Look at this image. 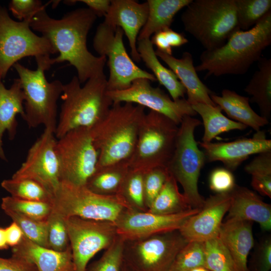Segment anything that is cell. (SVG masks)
<instances>
[{
  "mask_svg": "<svg viewBox=\"0 0 271 271\" xmlns=\"http://www.w3.org/2000/svg\"><path fill=\"white\" fill-rule=\"evenodd\" d=\"M188 242L179 230L125 241L123 262L132 271H168Z\"/></svg>",
  "mask_w": 271,
  "mask_h": 271,
  "instance_id": "4fadbf2b",
  "label": "cell"
},
{
  "mask_svg": "<svg viewBox=\"0 0 271 271\" xmlns=\"http://www.w3.org/2000/svg\"><path fill=\"white\" fill-rule=\"evenodd\" d=\"M205 266V242H188L178 253L168 271H190Z\"/></svg>",
  "mask_w": 271,
  "mask_h": 271,
  "instance_id": "74e56055",
  "label": "cell"
},
{
  "mask_svg": "<svg viewBox=\"0 0 271 271\" xmlns=\"http://www.w3.org/2000/svg\"><path fill=\"white\" fill-rule=\"evenodd\" d=\"M244 167L251 176V185L262 196L271 198V151L257 154Z\"/></svg>",
  "mask_w": 271,
  "mask_h": 271,
  "instance_id": "836d02e7",
  "label": "cell"
},
{
  "mask_svg": "<svg viewBox=\"0 0 271 271\" xmlns=\"http://www.w3.org/2000/svg\"><path fill=\"white\" fill-rule=\"evenodd\" d=\"M5 231L9 246L14 247L20 243L24 234L21 228L16 222L13 221L5 228Z\"/></svg>",
  "mask_w": 271,
  "mask_h": 271,
  "instance_id": "c3c4849f",
  "label": "cell"
},
{
  "mask_svg": "<svg viewBox=\"0 0 271 271\" xmlns=\"http://www.w3.org/2000/svg\"><path fill=\"white\" fill-rule=\"evenodd\" d=\"M201 123L192 116H184L179 126L173 154L167 166L169 173L181 185L189 204L198 209L205 202L199 192L198 182L206 159L194 137L195 129Z\"/></svg>",
  "mask_w": 271,
  "mask_h": 271,
  "instance_id": "ba28073f",
  "label": "cell"
},
{
  "mask_svg": "<svg viewBox=\"0 0 271 271\" xmlns=\"http://www.w3.org/2000/svg\"><path fill=\"white\" fill-rule=\"evenodd\" d=\"M192 0H148L149 13L146 24L141 30L138 40L150 39L152 35L169 28L175 15Z\"/></svg>",
  "mask_w": 271,
  "mask_h": 271,
  "instance_id": "83f0119b",
  "label": "cell"
},
{
  "mask_svg": "<svg viewBox=\"0 0 271 271\" xmlns=\"http://www.w3.org/2000/svg\"><path fill=\"white\" fill-rule=\"evenodd\" d=\"M123 34L121 28L103 22L98 26L93 38L95 51L99 56L107 58L109 76L107 88L109 91L125 89L137 79L157 81L152 73L140 68L130 57L123 42Z\"/></svg>",
  "mask_w": 271,
  "mask_h": 271,
  "instance_id": "8fae6325",
  "label": "cell"
},
{
  "mask_svg": "<svg viewBox=\"0 0 271 271\" xmlns=\"http://www.w3.org/2000/svg\"><path fill=\"white\" fill-rule=\"evenodd\" d=\"M12 256L24 259L38 271H74L71 248L60 252L36 244L24 235L20 243L12 247Z\"/></svg>",
  "mask_w": 271,
  "mask_h": 271,
  "instance_id": "cb8c5ba5",
  "label": "cell"
},
{
  "mask_svg": "<svg viewBox=\"0 0 271 271\" xmlns=\"http://www.w3.org/2000/svg\"><path fill=\"white\" fill-rule=\"evenodd\" d=\"M144 173L130 169L117 194L133 209L147 211L144 190Z\"/></svg>",
  "mask_w": 271,
  "mask_h": 271,
  "instance_id": "8d00e7d4",
  "label": "cell"
},
{
  "mask_svg": "<svg viewBox=\"0 0 271 271\" xmlns=\"http://www.w3.org/2000/svg\"><path fill=\"white\" fill-rule=\"evenodd\" d=\"M0 271H38L32 263L22 258L12 256L0 257Z\"/></svg>",
  "mask_w": 271,
  "mask_h": 271,
  "instance_id": "7dc6e473",
  "label": "cell"
},
{
  "mask_svg": "<svg viewBox=\"0 0 271 271\" xmlns=\"http://www.w3.org/2000/svg\"><path fill=\"white\" fill-rule=\"evenodd\" d=\"M258 62V70L244 90L251 96V101L257 104L261 116L268 120L271 116V59L260 58Z\"/></svg>",
  "mask_w": 271,
  "mask_h": 271,
  "instance_id": "f1b7e54d",
  "label": "cell"
},
{
  "mask_svg": "<svg viewBox=\"0 0 271 271\" xmlns=\"http://www.w3.org/2000/svg\"><path fill=\"white\" fill-rule=\"evenodd\" d=\"M190 271H210L205 266H199L195 267Z\"/></svg>",
  "mask_w": 271,
  "mask_h": 271,
  "instance_id": "db71d44e",
  "label": "cell"
},
{
  "mask_svg": "<svg viewBox=\"0 0 271 271\" xmlns=\"http://www.w3.org/2000/svg\"><path fill=\"white\" fill-rule=\"evenodd\" d=\"M169 176L167 167H158L144 173L145 202L147 210L162 190Z\"/></svg>",
  "mask_w": 271,
  "mask_h": 271,
  "instance_id": "7bdbcfd3",
  "label": "cell"
},
{
  "mask_svg": "<svg viewBox=\"0 0 271 271\" xmlns=\"http://www.w3.org/2000/svg\"><path fill=\"white\" fill-rule=\"evenodd\" d=\"M55 137L53 131L45 128L30 148L25 161L12 178L35 181L53 196L60 182Z\"/></svg>",
  "mask_w": 271,
  "mask_h": 271,
  "instance_id": "2e32d148",
  "label": "cell"
},
{
  "mask_svg": "<svg viewBox=\"0 0 271 271\" xmlns=\"http://www.w3.org/2000/svg\"><path fill=\"white\" fill-rule=\"evenodd\" d=\"M179 126L166 116L150 110L141 122L136 145L128 163L131 170L145 172L167 167L173 154Z\"/></svg>",
  "mask_w": 271,
  "mask_h": 271,
  "instance_id": "52a82bcc",
  "label": "cell"
},
{
  "mask_svg": "<svg viewBox=\"0 0 271 271\" xmlns=\"http://www.w3.org/2000/svg\"><path fill=\"white\" fill-rule=\"evenodd\" d=\"M130 170L127 160L97 168L85 186L98 194L117 195Z\"/></svg>",
  "mask_w": 271,
  "mask_h": 271,
  "instance_id": "f546056e",
  "label": "cell"
},
{
  "mask_svg": "<svg viewBox=\"0 0 271 271\" xmlns=\"http://www.w3.org/2000/svg\"><path fill=\"white\" fill-rule=\"evenodd\" d=\"M13 67L21 83L25 96L24 120L30 128L43 125L55 132L57 124V101L63 92L59 80L49 82L44 68L32 70L17 63Z\"/></svg>",
  "mask_w": 271,
  "mask_h": 271,
  "instance_id": "9c48e42d",
  "label": "cell"
},
{
  "mask_svg": "<svg viewBox=\"0 0 271 271\" xmlns=\"http://www.w3.org/2000/svg\"><path fill=\"white\" fill-rule=\"evenodd\" d=\"M145 108L132 103L113 104L106 115L90 128L98 152L97 168L128 161L134 151Z\"/></svg>",
  "mask_w": 271,
  "mask_h": 271,
  "instance_id": "3957f363",
  "label": "cell"
},
{
  "mask_svg": "<svg viewBox=\"0 0 271 271\" xmlns=\"http://www.w3.org/2000/svg\"><path fill=\"white\" fill-rule=\"evenodd\" d=\"M191 209L192 208L183 193L180 192L177 181L170 174L162 190L148 211L160 215H171Z\"/></svg>",
  "mask_w": 271,
  "mask_h": 271,
  "instance_id": "1f68e13d",
  "label": "cell"
},
{
  "mask_svg": "<svg viewBox=\"0 0 271 271\" xmlns=\"http://www.w3.org/2000/svg\"><path fill=\"white\" fill-rule=\"evenodd\" d=\"M107 92L104 74L89 79L83 86L77 76L64 84L56 138L58 139L77 128H91L100 121L113 104Z\"/></svg>",
  "mask_w": 271,
  "mask_h": 271,
  "instance_id": "277c9868",
  "label": "cell"
},
{
  "mask_svg": "<svg viewBox=\"0 0 271 271\" xmlns=\"http://www.w3.org/2000/svg\"><path fill=\"white\" fill-rule=\"evenodd\" d=\"M60 182L85 186L97 169L98 152L90 128L72 129L57 140Z\"/></svg>",
  "mask_w": 271,
  "mask_h": 271,
  "instance_id": "7c38bea8",
  "label": "cell"
},
{
  "mask_svg": "<svg viewBox=\"0 0 271 271\" xmlns=\"http://www.w3.org/2000/svg\"><path fill=\"white\" fill-rule=\"evenodd\" d=\"M138 41L137 50L141 59L153 72L156 80L166 88L173 100L184 98L186 93L185 87L174 72L160 62L150 39Z\"/></svg>",
  "mask_w": 271,
  "mask_h": 271,
  "instance_id": "4316f807",
  "label": "cell"
},
{
  "mask_svg": "<svg viewBox=\"0 0 271 271\" xmlns=\"http://www.w3.org/2000/svg\"><path fill=\"white\" fill-rule=\"evenodd\" d=\"M151 82L147 79H137L128 88L108 91L107 94L113 104L129 102L148 107L166 116L178 125L184 116L197 114L187 99L174 100L160 88L152 86Z\"/></svg>",
  "mask_w": 271,
  "mask_h": 271,
  "instance_id": "9a60e30c",
  "label": "cell"
},
{
  "mask_svg": "<svg viewBox=\"0 0 271 271\" xmlns=\"http://www.w3.org/2000/svg\"><path fill=\"white\" fill-rule=\"evenodd\" d=\"M25 96L19 78L15 79L10 88H7L0 79V159L7 161L3 138L8 132L9 139L13 140L17 133L18 122L16 116L19 114L24 119Z\"/></svg>",
  "mask_w": 271,
  "mask_h": 271,
  "instance_id": "d4e9b609",
  "label": "cell"
},
{
  "mask_svg": "<svg viewBox=\"0 0 271 271\" xmlns=\"http://www.w3.org/2000/svg\"><path fill=\"white\" fill-rule=\"evenodd\" d=\"M82 2L88 6V8L91 10L97 17H104L108 12L110 1L109 0H81L77 1Z\"/></svg>",
  "mask_w": 271,
  "mask_h": 271,
  "instance_id": "681fc988",
  "label": "cell"
},
{
  "mask_svg": "<svg viewBox=\"0 0 271 271\" xmlns=\"http://www.w3.org/2000/svg\"><path fill=\"white\" fill-rule=\"evenodd\" d=\"M122 271H132L130 268H129L124 262H123Z\"/></svg>",
  "mask_w": 271,
  "mask_h": 271,
  "instance_id": "11a10c76",
  "label": "cell"
},
{
  "mask_svg": "<svg viewBox=\"0 0 271 271\" xmlns=\"http://www.w3.org/2000/svg\"><path fill=\"white\" fill-rule=\"evenodd\" d=\"M125 240L118 236L101 257L86 271H122Z\"/></svg>",
  "mask_w": 271,
  "mask_h": 271,
  "instance_id": "60d3db41",
  "label": "cell"
},
{
  "mask_svg": "<svg viewBox=\"0 0 271 271\" xmlns=\"http://www.w3.org/2000/svg\"><path fill=\"white\" fill-rule=\"evenodd\" d=\"M197 114L202 117L204 132L202 142L210 143L220 133L232 130H243L247 126L224 116L218 105L212 106L203 103L192 105Z\"/></svg>",
  "mask_w": 271,
  "mask_h": 271,
  "instance_id": "4dcf8cb0",
  "label": "cell"
},
{
  "mask_svg": "<svg viewBox=\"0 0 271 271\" xmlns=\"http://www.w3.org/2000/svg\"><path fill=\"white\" fill-rule=\"evenodd\" d=\"M203 149L208 162H221L225 168L233 172L253 154L271 151V140L265 133L256 132L253 138H243L228 142L199 144Z\"/></svg>",
  "mask_w": 271,
  "mask_h": 271,
  "instance_id": "d6986e66",
  "label": "cell"
},
{
  "mask_svg": "<svg viewBox=\"0 0 271 271\" xmlns=\"http://www.w3.org/2000/svg\"><path fill=\"white\" fill-rule=\"evenodd\" d=\"M149 13L148 3L133 0H112L103 22L121 28L127 37L131 59L136 62L141 59L137 50L139 34L146 23Z\"/></svg>",
  "mask_w": 271,
  "mask_h": 271,
  "instance_id": "ffe728a7",
  "label": "cell"
},
{
  "mask_svg": "<svg viewBox=\"0 0 271 271\" xmlns=\"http://www.w3.org/2000/svg\"><path fill=\"white\" fill-rule=\"evenodd\" d=\"M46 6L38 12L30 22L31 28L47 38L59 55L51 59V64L68 62L77 73L81 84L103 74L107 59L95 56L88 49V33L97 16L88 8H79L67 13L59 19L50 17Z\"/></svg>",
  "mask_w": 271,
  "mask_h": 271,
  "instance_id": "6da1fadb",
  "label": "cell"
},
{
  "mask_svg": "<svg viewBox=\"0 0 271 271\" xmlns=\"http://www.w3.org/2000/svg\"><path fill=\"white\" fill-rule=\"evenodd\" d=\"M231 201V192L210 196L205 200L199 211L185 222L179 232L188 242H205L217 237Z\"/></svg>",
  "mask_w": 271,
  "mask_h": 271,
  "instance_id": "ac0fdd59",
  "label": "cell"
},
{
  "mask_svg": "<svg viewBox=\"0 0 271 271\" xmlns=\"http://www.w3.org/2000/svg\"><path fill=\"white\" fill-rule=\"evenodd\" d=\"M4 212L19 226L24 235L28 239L38 245L49 248L47 220L42 221L35 220L11 211Z\"/></svg>",
  "mask_w": 271,
  "mask_h": 271,
  "instance_id": "ab89813d",
  "label": "cell"
},
{
  "mask_svg": "<svg viewBox=\"0 0 271 271\" xmlns=\"http://www.w3.org/2000/svg\"><path fill=\"white\" fill-rule=\"evenodd\" d=\"M155 53L174 72L185 87L188 96L187 100L191 105L197 103L216 105L210 96L212 92L201 81L197 74L190 53L184 52L180 58L158 50H155Z\"/></svg>",
  "mask_w": 271,
  "mask_h": 271,
  "instance_id": "44dd1931",
  "label": "cell"
},
{
  "mask_svg": "<svg viewBox=\"0 0 271 271\" xmlns=\"http://www.w3.org/2000/svg\"><path fill=\"white\" fill-rule=\"evenodd\" d=\"M2 187L11 196L17 198L50 203L52 195L40 184L28 179H15L3 180Z\"/></svg>",
  "mask_w": 271,
  "mask_h": 271,
  "instance_id": "d6a6232c",
  "label": "cell"
},
{
  "mask_svg": "<svg viewBox=\"0 0 271 271\" xmlns=\"http://www.w3.org/2000/svg\"><path fill=\"white\" fill-rule=\"evenodd\" d=\"M46 5L40 0H12L9 9L19 21L31 20L35 15Z\"/></svg>",
  "mask_w": 271,
  "mask_h": 271,
  "instance_id": "bcb514c9",
  "label": "cell"
},
{
  "mask_svg": "<svg viewBox=\"0 0 271 271\" xmlns=\"http://www.w3.org/2000/svg\"><path fill=\"white\" fill-rule=\"evenodd\" d=\"M47 223L49 248L60 252L70 248L65 218L52 211L47 220Z\"/></svg>",
  "mask_w": 271,
  "mask_h": 271,
  "instance_id": "b9f144b4",
  "label": "cell"
},
{
  "mask_svg": "<svg viewBox=\"0 0 271 271\" xmlns=\"http://www.w3.org/2000/svg\"><path fill=\"white\" fill-rule=\"evenodd\" d=\"M248 268L249 271H269L271 269V237L265 236L254 245Z\"/></svg>",
  "mask_w": 271,
  "mask_h": 271,
  "instance_id": "ee69618b",
  "label": "cell"
},
{
  "mask_svg": "<svg viewBox=\"0 0 271 271\" xmlns=\"http://www.w3.org/2000/svg\"><path fill=\"white\" fill-rule=\"evenodd\" d=\"M210 96L212 101L224 110L230 119L249 126L256 132L268 123V120L257 114L251 108L247 97L227 89L222 91L221 96L212 92Z\"/></svg>",
  "mask_w": 271,
  "mask_h": 271,
  "instance_id": "484cf974",
  "label": "cell"
},
{
  "mask_svg": "<svg viewBox=\"0 0 271 271\" xmlns=\"http://www.w3.org/2000/svg\"><path fill=\"white\" fill-rule=\"evenodd\" d=\"M71 249L74 271H86L90 260L107 248L117 236L114 222L82 218H65Z\"/></svg>",
  "mask_w": 271,
  "mask_h": 271,
  "instance_id": "5bb4252c",
  "label": "cell"
},
{
  "mask_svg": "<svg viewBox=\"0 0 271 271\" xmlns=\"http://www.w3.org/2000/svg\"><path fill=\"white\" fill-rule=\"evenodd\" d=\"M226 219L257 222L264 231L271 229V205L248 188L235 185Z\"/></svg>",
  "mask_w": 271,
  "mask_h": 271,
  "instance_id": "7402d4cb",
  "label": "cell"
},
{
  "mask_svg": "<svg viewBox=\"0 0 271 271\" xmlns=\"http://www.w3.org/2000/svg\"><path fill=\"white\" fill-rule=\"evenodd\" d=\"M8 247L5 228L0 227V249H7Z\"/></svg>",
  "mask_w": 271,
  "mask_h": 271,
  "instance_id": "f5cc1de1",
  "label": "cell"
},
{
  "mask_svg": "<svg viewBox=\"0 0 271 271\" xmlns=\"http://www.w3.org/2000/svg\"><path fill=\"white\" fill-rule=\"evenodd\" d=\"M150 40L153 45L157 46V50L168 55H172V48L168 44L163 30L155 33Z\"/></svg>",
  "mask_w": 271,
  "mask_h": 271,
  "instance_id": "f907efd6",
  "label": "cell"
},
{
  "mask_svg": "<svg viewBox=\"0 0 271 271\" xmlns=\"http://www.w3.org/2000/svg\"><path fill=\"white\" fill-rule=\"evenodd\" d=\"M271 44V11L248 30L238 29L221 47L204 51L196 71H206V77L243 75L261 58Z\"/></svg>",
  "mask_w": 271,
  "mask_h": 271,
  "instance_id": "7a4b0ae2",
  "label": "cell"
},
{
  "mask_svg": "<svg viewBox=\"0 0 271 271\" xmlns=\"http://www.w3.org/2000/svg\"><path fill=\"white\" fill-rule=\"evenodd\" d=\"M1 208L35 220L46 221L53 211L51 203L26 200L11 196L3 197Z\"/></svg>",
  "mask_w": 271,
  "mask_h": 271,
  "instance_id": "e575fe53",
  "label": "cell"
},
{
  "mask_svg": "<svg viewBox=\"0 0 271 271\" xmlns=\"http://www.w3.org/2000/svg\"><path fill=\"white\" fill-rule=\"evenodd\" d=\"M181 21L185 30L205 50L221 47L239 29L234 0H192Z\"/></svg>",
  "mask_w": 271,
  "mask_h": 271,
  "instance_id": "5b68a950",
  "label": "cell"
},
{
  "mask_svg": "<svg viewBox=\"0 0 271 271\" xmlns=\"http://www.w3.org/2000/svg\"><path fill=\"white\" fill-rule=\"evenodd\" d=\"M163 30L168 44L172 48L179 47L188 42L182 34L175 32L170 28Z\"/></svg>",
  "mask_w": 271,
  "mask_h": 271,
  "instance_id": "816d5d0a",
  "label": "cell"
},
{
  "mask_svg": "<svg viewBox=\"0 0 271 271\" xmlns=\"http://www.w3.org/2000/svg\"><path fill=\"white\" fill-rule=\"evenodd\" d=\"M205 267L210 271H235L232 260L219 235L205 242Z\"/></svg>",
  "mask_w": 271,
  "mask_h": 271,
  "instance_id": "f35d334b",
  "label": "cell"
},
{
  "mask_svg": "<svg viewBox=\"0 0 271 271\" xmlns=\"http://www.w3.org/2000/svg\"><path fill=\"white\" fill-rule=\"evenodd\" d=\"M199 210L192 208L180 213L160 215L130 208L125 210L114 223L118 236L125 241L134 240L179 230Z\"/></svg>",
  "mask_w": 271,
  "mask_h": 271,
  "instance_id": "e0dca14e",
  "label": "cell"
},
{
  "mask_svg": "<svg viewBox=\"0 0 271 271\" xmlns=\"http://www.w3.org/2000/svg\"><path fill=\"white\" fill-rule=\"evenodd\" d=\"M219 237L230 254L235 271H249L247 257L254 245L252 222L226 219Z\"/></svg>",
  "mask_w": 271,
  "mask_h": 271,
  "instance_id": "603a6c76",
  "label": "cell"
},
{
  "mask_svg": "<svg viewBox=\"0 0 271 271\" xmlns=\"http://www.w3.org/2000/svg\"><path fill=\"white\" fill-rule=\"evenodd\" d=\"M209 183L211 190L217 194L230 192L236 185L232 172L225 168L213 170L210 175Z\"/></svg>",
  "mask_w": 271,
  "mask_h": 271,
  "instance_id": "f6af8a7d",
  "label": "cell"
},
{
  "mask_svg": "<svg viewBox=\"0 0 271 271\" xmlns=\"http://www.w3.org/2000/svg\"><path fill=\"white\" fill-rule=\"evenodd\" d=\"M31 20L16 21L6 8L0 6V79H4L10 69L26 57H34L37 67L46 71L51 67V55L57 51L46 37L35 34Z\"/></svg>",
  "mask_w": 271,
  "mask_h": 271,
  "instance_id": "8992f818",
  "label": "cell"
},
{
  "mask_svg": "<svg viewBox=\"0 0 271 271\" xmlns=\"http://www.w3.org/2000/svg\"><path fill=\"white\" fill-rule=\"evenodd\" d=\"M238 27L246 31L271 11L270 0H234Z\"/></svg>",
  "mask_w": 271,
  "mask_h": 271,
  "instance_id": "d590c367",
  "label": "cell"
},
{
  "mask_svg": "<svg viewBox=\"0 0 271 271\" xmlns=\"http://www.w3.org/2000/svg\"><path fill=\"white\" fill-rule=\"evenodd\" d=\"M53 211L64 218L108 221L115 223L126 209H130L117 195L95 193L86 186L61 181L52 196Z\"/></svg>",
  "mask_w": 271,
  "mask_h": 271,
  "instance_id": "30bf717a",
  "label": "cell"
}]
</instances>
